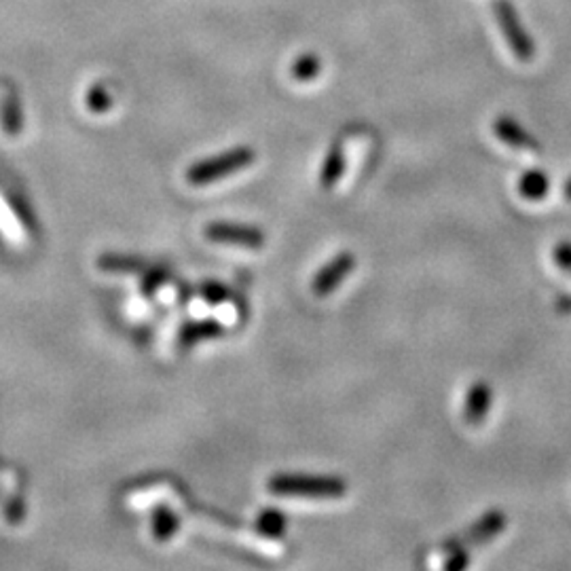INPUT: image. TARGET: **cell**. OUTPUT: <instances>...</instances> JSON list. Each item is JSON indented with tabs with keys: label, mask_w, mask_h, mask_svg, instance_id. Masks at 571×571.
Segmentation results:
<instances>
[{
	"label": "cell",
	"mask_w": 571,
	"mask_h": 571,
	"mask_svg": "<svg viewBox=\"0 0 571 571\" xmlns=\"http://www.w3.org/2000/svg\"><path fill=\"white\" fill-rule=\"evenodd\" d=\"M356 267V257L349 252H343L339 254L337 258H332L331 263H328L324 269H322L318 276L313 277V293L318 296H326L331 295L332 290L339 288V284L343 282L345 277L349 276L351 271H354Z\"/></svg>",
	"instance_id": "6"
},
{
	"label": "cell",
	"mask_w": 571,
	"mask_h": 571,
	"mask_svg": "<svg viewBox=\"0 0 571 571\" xmlns=\"http://www.w3.org/2000/svg\"><path fill=\"white\" fill-rule=\"evenodd\" d=\"M98 267L102 271H113V273H149L150 265L144 263L140 258L131 257H117V254H106L98 260Z\"/></svg>",
	"instance_id": "12"
},
{
	"label": "cell",
	"mask_w": 571,
	"mask_h": 571,
	"mask_svg": "<svg viewBox=\"0 0 571 571\" xmlns=\"http://www.w3.org/2000/svg\"><path fill=\"white\" fill-rule=\"evenodd\" d=\"M491 404H494V390L485 381H476L466 394L464 419L470 425H481L487 419Z\"/></svg>",
	"instance_id": "7"
},
{
	"label": "cell",
	"mask_w": 571,
	"mask_h": 571,
	"mask_svg": "<svg viewBox=\"0 0 571 571\" xmlns=\"http://www.w3.org/2000/svg\"><path fill=\"white\" fill-rule=\"evenodd\" d=\"M555 260L565 273H569L571 276V244L569 241H563V244H558L555 248Z\"/></svg>",
	"instance_id": "18"
},
{
	"label": "cell",
	"mask_w": 571,
	"mask_h": 571,
	"mask_svg": "<svg viewBox=\"0 0 571 571\" xmlns=\"http://www.w3.org/2000/svg\"><path fill=\"white\" fill-rule=\"evenodd\" d=\"M0 125L7 136H20L23 127V108L17 89L11 83H5V95L0 102Z\"/></svg>",
	"instance_id": "9"
},
{
	"label": "cell",
	"mask_w": 571,
	"mask_h": 571,
	"mask_svg": "<svg viewBox=\"0 0 571 571\" xmlns=\"http://www.w3.org/2000/svg\"><path fill=\"white\" fill-rule=\"evenodd\" d=\"M506 525H508L506 514H502L500 510H491V512L485 514L481 521L474 522L470 530L451 539V542H447L440 550L449 557L455 550H467V548H474V546H483L491 542L497 533L506 530Z\"/></svg>",
	"instance_id": "4"
},
{
	"label": "cell",
	"mask_w": 571,
	"mask_h": 571,
	"mask_svg": "<svg viewBox=\"0 0 571 571\" xmlns=\"http://www.w3.org/2000/svg\"><path fill=\"white\" fill-rule=\"evenodd\" d=\"M178 530V519H176V514L172 512V510H159L155 516V525H153V531L157 539H168L172 533Z\"/></svg>",
	"instance_id": "16"
},
{
	"label": "cell",
	"mask_w": 571,
	"mask_h": 571,
	"mask_svg": "<svg viewBox=\"0 0 571 571\" xmlns=\"http://www.w3.org/2000/svg\"><path fill=\"white\" fill-rule=\"evenodd\" d=\"M254 150L248 147H237L233 150H227V153L218 155V157H210V159L199 161L186 172V180L191 182L193 186H204L210 185V182L221 180L224 176L240 172L250 166L254 161Z\"/></svg>",
	"instance_id": "2"
},
{
	"label": "cell",
	"mask_w": 571,
	"mask_h": 571,
	"mask_svg": "<svg viewBox=\"0 0 571 571\" xmlns=\"http://www.w3.org/2000/svg\"><path fill=\"white\" fill-rule=\"evenodd\" d=\"M494 14H495L497 23H500L502 34L506 36L510 50H512L514 56L522 59V62H530L533 53H536V47H533V41L531 36L527 34L525 26L521 23V17L512 7V3H510V0H495Z\"/></svg>",
	"instance_id": "3"
},
{
	"label": "cell",
	"mask_w": 571,
	"mask_h": 571,
	"mask_svg": "<svg viewBox=\"0 0 571 571\" xmlns=\"http://www.w3.org/2000/svg\"><path fill=\"white\" fill-rule=\"evenodd\" d=\"M322 72V59L315 53H301L299 58H295L293 66H290V75L295 81L309 83L313 81Z\"/></svg>",
	"instance_id": "13"
},
{
	"label": "cell",
	"mask_w": 571,
	"mask_h": 571,
	"mask_svg": "<svg viewBox=\"0 0 571 571\" xmlns=\"http://www.w3.org/2000/svg\"><path fill=\"white\" fill-rule=\"evenodd\" d=\"M258 527H260V531L269 533V536H279V533H282V530H284V516L276 512V510H269V512H265L263 516H260Z\"/></svg>",
	"instance_id": "17"
},
{
	"label": "cell",
	"mask_w": 571,
	"mask_h": 571,
	"mask_svg": "<svg viewBox=\"0 0 571 571\" xmlns=\"http://www.w3.org/2000/svg\"><path fill=\"white\" fill-rule=\"evenodd\" d=\"M345 172V155H343V149L341 144H335V147L331 149V153H328L326 161H324V168H322V186L324 188H332L339 182V178H341Z\"/></svg>",
	"instance_id": "11"
},
{
	"label": "cell",
	"mask_w": 571,
	"mask_h": 571,
	"mask_svg": "<svg viewBox=\"0 0 571 571\" xmlns=\"http://www.w3.org/2000/svg\"><path fill=\"white\" fill-rule=\"evenodd\" d=\"M205 295L210 296V301H218L222 296V290L221 288H205Z\"/></svg>",
	"instance_id": "19"
},
{
	"label": "cell",
	"mask_w": 571,
	"mask_h": 571,
	"mask_svg": "<svg viewBox=\"0 0 571 571\" xmlns=\"http://www.w3.org/2000/svg\"><path fill=\"white\" fill-rule=\"evenodd\" d=\"M205 237L218 244H233L246 248H260L265 244L263 231L248 224H231V222H214L205 229Z\"/></svg>",
	"instance_id": "5"
},
{
	"label": "cell",
	"mask_w": 571,
	"mask_h": 571,
	"mask_svg": "<svg viewBox=\"0 0 571 571\" xmlns=\"http://www.w3.org/2000/svg\"><path fill=\"white\" fill-rule=\"evenodd\" d=\"M494 131L502 142L508 144V147H512L516 150H531V153H539L538 140L531 138L530 133L525 131V127H521L514 119L500 117L494 123Z\"/></svg>",
	"instance_id": "8"
},
{
	"label": "cell",
	"mask_w": 571,
	"mask_h": 571,
	"mask_svg": "<svg viewBox=\"0 0 571 571\" xmlns=\"http://www.w3.org/2000/svg\"><path fill=\"white\" fill-rule=\"evenodd\" d=\"M222 332V328L216 322H197V324H188L180 335V343L188 348V345H195L204 339L218 337Z\"/></svg>",
	"instance_id": "14"
},
{
	"label": "cell",
	"mask_w": 571,
	"mask_h": 571,
	"mask_svg": "<svg viewBox=\"0 0 571 571\" xmlns=\"http://www.w3.org/2000/svg\"><path fill=\"white\" fill-rule=\"evenodd\" d=\"M85 104H87V108L91 113H106L108 108L113 106V95L111 91H108V87L104 83H95L91 85L89 91H87V98H85Z\"/></svg>",
	"instance_id": "15"
},
{
	"label": "cell",
	"mask_w": 571,
	"mask_h": 571,
	"mask_svg": "<svg viewBox=\"0 0 571 571\" xmlns=\"http://www.w3.org/2000/svg\"><path fill=\"white\" fill-rule=\"evenodd\" d=\"M269 491L276 495L295 497H341L348 491V485L337 476H273Z\"/></svg>",
	"instance_id": "1"
},
{
	"label": "cell",
	"mask_w": 571,
	"mask_h": 571,
	"mask_svg": "<svg viewBox=\"0 0 571 571\" xmlns=\"http://www.w3.org/2000/svg\"><path fill=\"white\" fill-rule=\"evenodd\" d=\"M565 195H567L571 199V180L567 182V186H565Z\"/></svg>",
	"instance_id": "20"
},
{
	"label": "cell",
	"mask_w": 571,
	"mask_h": 571,
	"mask_svg": "<svg viewBox=\"0 0 571 571\" xmlns=\"http://www.w3.org/2000/svg\"><path fill=\"white\" fill-rule=\"evenodd\" d=\"M548 188H550L548 176L539 172V169L527 172L519 180V193L522 199H527V202H542V199L548 195Z\"/></svg>",
	"instance_id": "10"
}]
</instances>
